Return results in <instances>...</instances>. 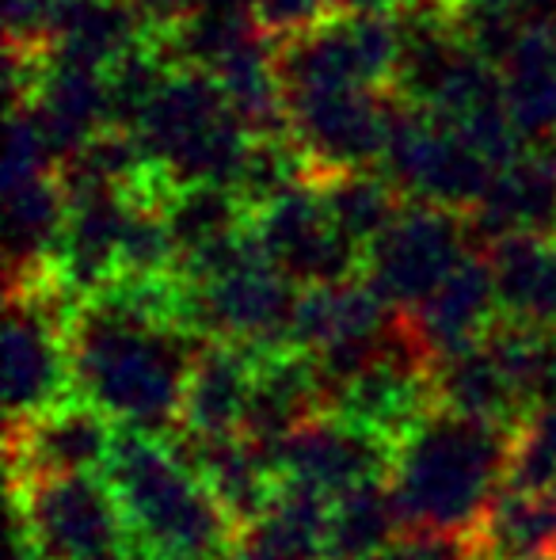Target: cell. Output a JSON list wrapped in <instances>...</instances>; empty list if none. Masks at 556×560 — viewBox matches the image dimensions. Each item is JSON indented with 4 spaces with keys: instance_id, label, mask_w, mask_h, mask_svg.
Instances as JSON below:
<instances>
[{
    "instance_id": "cell-1",
    "label": "cell",
    "mask_w": 556,
    "mask_h": 560,
    "mask_svg": "<svg viewBox=\"0 0 556 560\" xmlns=\"http://www.w3.org/2000/svg\"><path fill=\"white\" fill-rule=\"evenodd\" d=\"M206 339L153 325L107 294L88 298L73 320V397L119 431L171 439L184 428L191 370Z\"/></svg>"
},
{
    "instance_id": "cell-2",
    "label": "cell",
    "mask_w": 556,
    "mask_h": 560,
    "mask_svg": "<svg viewBox=\"0 0 556 560\" xmlns=\"http://www.w3.org/2000/svg\"><path fill=\"white\" fill-rule=\"evenodd\" d=\"M514 431L435 412L397 443L389 488L404 534L469 541L507 488Z\"/></svg>"
},
{
    "instance_id": "cell-3",
    "label": "cell",
    "mask_w": 556,
    "mask_h": 560,
    "mask_svg": "<svg viewBox=\"0 0 556 560\" xmlns=\"http://www.w3.org/2000/svg\"><path fill=\"white\" fill-rule=\"evenodd\" d=\"M141 560H233L237 526L168 439L119 431L104 469Z\"/></svg>"
},
{
    "instance_id": "cell-4",
    "label": "cell",
    "mask_w": 556,
    "mask_h": 560,
    "mask_svg": "<svg viewBox=\"0 0 556 560\" xmlns=\"http://www.w3.org/2000/svg\"><path fill=\"white\" fill-rule=\"evenodd\" d=\"M149 164L171 187H233L252 133L240 126L222 84L206 69H171L138 126Z\"/></svg>"
},
{
    "instance_id": "cell-5",
    "label": "cell",
    "mask_w": 556,
    "mask_h": 560,
    "mask_svg": "<svg viewBox=\"0 0 556 560\" xmlns=\"http://www.w3.org/2000/svg\"><path fill=\"white\" fill-rule=\"evenodd\" d=\"M76 302L50 271L8 287L4 305V420L8 431L38 420L73 397Z\"/></svg>"
},
{
    "instance_id": "cell-6",
    "label": "cell",
    "mask_w": 556,
    "mask_h": 560,
    "mask_svg": "<svg viewBox=\"0 0 556 560\" xmlns=\"http://www.w3.org/2000/svg\"><path fill=\"white\" fill-rule=\"evenodd\" d=\"M12 515L43 560H141L107 477H54L12 488Z\"/></svg>"
},
{
    "instance_id": "cell-7",
    "label": "cell",
    "mask_w": 556,
    "mask_h": 560,
    "mask_svg": "<svg viewBox=\"0 0 556 560\" xmlns=\"http://www.w3.org/2000/svg\"><path fill=\"white\" fill-rule=\"evenodd\" d=\"M378 168L404 202L442 207L453 214H469L481 207L496 179V168L458 130L409 104L397 107Z\"/></svg>"
},
{
    "instance_id": "cell-8",
    "label": "cell",
    "mask_w": 556,
    "mask_h": 560,
    "mask_svg": "<svg viewBox=\"0 0 556 560\" xmlns=\"http://www.w3.org/2000/svg\"><path fill=\"white\" fill-rule=\"evenodd\" d=\"M401 58L393 15H328L317 27L275 43L286 96L335 89H389Z\"/></svg>"
},
{
    "instance_id": "cell-9",
    "label": "cell",
    "mask_w": 556,
    "mask_h": 560,
    "mask_svg": "<svg viewBox=\"0 0 556 560\" xmlns=\"http://www.w3.org/2000/svg\"><path fill=\"white\" fill-rule=\"evenodd\" d=\"M473 256L465 214L409 202L393 225L366 248L363 279L393 305L412 313Z\"/></svg>"
},
{
    "instance_id": "cell-10",
    "label": "cell",
    "mask_w": 556,
    "mask_h": 560,
    "mask_svg": "<svg viewBox=\"0 0 556 560\" xmlns=\"http://www.w3.org/2000/svg\"><path fill=\"white\" fill-rule=\"evenodd\" d=\"M401 100L389 89H335L286 96L289 138L317 176L378 168Z\"/></svg>"
},
{
    "instance_id": "cell-11",
    "label": "cell",
    "mask_w": 556,
    "mask_h": 560,
    "mask_svg": "<svg viewBox=\"0 0 556 560\" xmlns=\"http://www.w3.org/2000/svg\"><path fill=\"white\" fill-rule=\"evenodd\" d=\"M297 298L301 287H294L271 264H256L210 287H187L184 328L206 343L217 339L248 351H286Z\"/></svg>"
},
{
    "instance_id": "cell-12",
    "label": "cell",
    "mask_w": 556,
    "mask_h": 560,
    "mask_svg": "<svg viewBox=\"0 0 556 560\" xmlns=\"http://www.w3.org/2000/svg\"><path fill=\"white\" fill-rule=\"evenodd\" d=\"M252 236L263 259L301 290L363 279V252L328 222L312 179L256 210Z\"/></svg>"
},
{
    "instance_id": "cell-13",
    "label": "cell",
    "mask_w": 556,
    "mask_h": 560,
    "mask_svg": "<svg viewBox=\"0 0 556 560\" xmlns=\"http://www.w3.org/2000/svg\"><path fill=\"white\" fill-rule=\"evenodd\" d=\"M397 446L343 416L320 412L275 450V469L286 485L309 488L324 500L355 492L374 480H389Z\"/></svg>"
},
{
    "instance_id": "cell-14",
    "label": "cell",
    "mask_w": 556,
    "mask_h": 560,
    "mask_svg": "<svg viewBox=\"0 0 556 560\" xmlns=\"http://www.w3.org/2000/svg\"><path fill=\"white\" fill-rule=\"evenodd\" d=\"M115 443H119V428L104 412H96L84 400L58 405L4 435L8 480H12L8 488L107 469Z\"/></svg>"
},
{
    "instance_id": "cell-15",
    "label": "cell",
    "mask_w": 556,
    "mask_h": 560,
    "mask_svg": "<svg viewBox=\"0 0 556 560\" xmlns=\"http://www.w3.org/2000/svg\"><path fill=\"white\" fill-rule=\"evenodd\" d=\"M473 252L488 256L511 236H556V156L527 149L496 172L488 195L465 214Z\"/></svg>"
},
{
    "instance_id": "cell-16",
    "label": "cell",
    "mask_w": 556,
    "mask_h": 560,
    "mask_svg": "<svg viewBox=\"0 0 556 560\" xmlns=\"http://www.w3.org/2000/svg\"><path fill=\"white\" fill-rule=\"evenodd\" d=\"M168 443L191 465L194 477L210 488V495L222 503V511L233 518L237 530L256 523L275 503L282 485L275 457L260 443H252L248 435L199 439V435H187V431H176Z\"/></svg>"
},
{
    "instance_id": "cell-17",
    "label": "cell",
    "mask_w": 556,
    "mask_h": 560,
    "mask_svg": "<svg viewBox=\"0 0 556 560\" xmlns=\"http://www.w3.org/2000/svg\"><path fill=\"white\" fill-rule=\"evenodd\" d=\"M499 317L504 313H499L496 275H492L488 256H481V252H473L427 302L404 313V320L430 359H446L453 351L484 343L492 328L499 325Z\"/></svg>"
},
{
    "instance_id": "cell-18",
    "label": "cell",
    "mask_w": 556,
    "mask_h": 560,
    "mask_svg": "<svg viewBox=\"0 0 556 560\" xmlns=\"http://www.w3.org/2000/svg\"><path fill=\"white\" fill-rule=\"evenodd\" d=\"M430 393H435V408H442V412L507 431L519 428L530 412L511 370L504 366V359H499V351L488 339L476 347H465V351L446 354V359H435Z\"/></svg>"
},
{
    "instance_id": "cell-19",
    "label": "cell",
    "mask_w": 556,
    "mask_h": 560,
    "mask_svg": "<svg viewBox=\"0 0 556 560\" xmlns=\"http://www.w3.org/2000/svg\"><path fill=\"white\" fill-rule=\"evenodd\" d=\"M260 354L268 351H248V347L217 343V339L202 343L191 370V385H187L184 428L179 431L199 439L245 435Z\"/></svg>"
},
{
    "instance_id": "cell-20",
    "label": "cell",
    "mask_w": 556,
    "mask_h": 560,
    "mask_svg": "<svg viewBox=\"0 0 556 560\" xmlns=\"http://www.w3.org/2000/svg\"><path fill=\"white\" fill-rule=\"evenodd\" d=\"M324 412V389H320L317 366L301 351H268L256 366L252 400H248L245 435L260 443L275 457V450L294 431Z\"/></svg>"
},
{
    "instance_id": "cell-21",
    "label": "cell",
    "mask_w": 556,
    "mask_h": 560,
    "mask_svg": "<svg viewBox=\"0 0 556 560\" xmlns=\"http://www.w3.org/2000/svg\"><path fill=\"white\" fill-rule=\"evenodd\" d=\"M27 107L35 112L38 126H43L46 141H50V149H54V161H58V168H61V164L73 153H81L96 133L107 130L104 73L46 58L38 89Z\"/></svg>"
},
{
    "instance_id": "cell-22",
    "label": "cell",
    "mask_w": 556,
    "mask_h": 560,
    "mask_svg": "<svg viewBox=\"0 0 556 560\" xmlns=\"http://www.w3.org/2000/svg\"><path fill=\"white\" fill-rule=\"evenodd\" d=\"M69 218V199L58 172L4 187V267L8 287H20L50 271L61 229Z\"/></svg>"
},
{
    "instance_id": "cell-23",
    "label": "cell",
    "mask_w": 556,
    "mask_h": 560,
    "mask_svg": "<svg viewBox=\"0 0 556 560\" xmlns=\"http://www.w3.org/2000/svg\"><path fill=\"white\" fill-rule=\"evenodd\" d=\"M145 38H153V31L130 0H61L46 58L104 73Z\"/></svg>"
},
{
    "instance_id": "cell-24",
    "label": "cell",
    "mask_w": 556,
    "mask_h": 560,
    "mask_svg": "<svg viewBox=\"0 0 556 560\" xmlns=\"http://www.w3.org/2000/svg\"><path fill=\"white\" fill-rule=\"evenodd\" d=\"M504 104L527 149L556 141V23L522 31L511 58L499 66Z\"/></svg>"
},
{
    "instance_id": "cell-25",
    "label": "cell",
    "mask_w": 556,
    "mask_h": 560,
    "mask_svg": "<svg viewBox=\"0 0 556 560\" xmlns=\"http://www.w3.org/2000/svg\"><path fill=\"white\" fill-rule=\"evenodd\" d=\"M499 313L527 328H556V236H511L488 252Z\"/></svg>"
},
{
    "instance_id": "cell-26",
    "label": "cell",
    "mask_w": 556,
    "mask_h": 560,
    "mask_svg": "<svg viewBox=\"0 0 556 560\" xmlns=\"http://www.w3.org/2000/svg\"><path fill=\"white\" fill-rule=\"evenodd\" d=\"M404 538V518L389 480H374L332 500L324 560H378Z\"/></svg>"
},
{
    "instance_id": "cell-27",
    "label": "cell",
    "mask_w": 556,
    "mask_h": 560,
    "mask_svg": "<svg viewBox=\"0 0 556 560\" xmlns=\"http://www.w3.org/2000/svg\"><path fill=\"white\" fill-rule=\"evenodd\" d=\"M312 184L320 191L328 222L340 229L363 256L401 218V210L409 207L401 199V191L381 176V168L335 172V176H317Z\"/></svg>"
},
{
    "instance_id": "cell-28",
    "label": "cell",
    "mask_w": 556,
    "mask_h": 560,
    "mask_svg": "<svg viewBox=\"0 0 556 560\" xmlns=\"http://www.w3.org/2000/svg\"><path fill=\"white\" fill-rule=\"evenodd\" d=\"M476 560H527L556 546L553 495H530L504 488L484 515L481 530L469 538Z\"/></svg>"
},
{
    "instance_id": "cell-29",
    "label": "cell",
    "mask_w": 556,
    "mask_h": 560,
    "mask_svg": "<svg viewBox=\"0 0 556 560\" xmlns=\"http://www.w3.org/2000/svg\"><path fill=\"white\" fill-rule=\"evenodd\" d=\"M164 214H168L171 241H176V259L225 241L233 233H245L252 225V210L245 207V199L233 187L217 184L179 187V191H171Z\"/></svg>"
},
{
    "instance_id": "cell-30",
    "label": "cell",
    "mask_w": 556,
    "mask_h": 560,
    "mask_svg": "<svg viewBox=\"0 0 556 560\" xmlns=\"http://www.w3.org/2000/svg\"><path fill=\"white\" fill-rule=\"evenodd\" d=\"M171 77V61L164 58L161 43L145 38L134 50L122 54L115 66L104 69V96H107V130L138 133L141 118L161 96L164 81Z\"/></svg>"
},
{
    "instance_id": "cell-31",
    "label": "cell",
    "mask_w": 556,
    "mask_h": 560,
    "mask_svg": "<svg viewBox=\"0 0 556 560\" xmlns=\"http://www.w3.org/2000/svg\"><path fill=\"white\" fill-rule=\"evenodd\" d=\"M312 168L305 161V153L297 149V141L289 133H275V138H252L240 156V168L233 176V191L245 199V207L263 210L268 202L289 195L294 187L309 184Z\"/></svg>"
},
{
    "instance_id": "cell-32",
    "label": "cell",
    "mask_w": 556,
    "mask_h": 560,
    "mask_svg": "<svg viewBox=\"0 0 556 560\" xmlns=\"http://www.w3.org/2000/svg\"><path fill=\"white\" fill-rule=\"evenodd\" d=\"M507 488L530 495L556 492V400L530 408L527 420L514 428Z\"/></svg>"
},
{
    "instance_id": "cell-33",
    "label": "cell",
    "mask_w": 556,
    "mask_h": 560,
    "mask_svg": "<svg viewBox=\"0 0 556 560\" xmlns=\"http://www.w3.org/2000/svg\"><path fill=\"white\" fill-rule=\"evenodd\" d=\"M58 172L54 149L31 107L8 112V153H4V187L27 184V179Z\"/></svg>"
},
{
    "instance_id": "cell-34",
    "label": "cell",
    "mask_w": 556,
    "mask_h": 560,
    "mask_svg": "<svg viewBox=\"0 0 556 560\" xmlns=\"http://www.w3.org/2000/svg\"><path fill=\"white\" fill-rule=\"evenodd\" d=\"M61 0H4V46L46 54Z\"/></svg>"
},
{
    "instance_id": "cell-35",
    "label": "cell",
    "mask_w": 556,
    "mask_h": 560,
    "mask_svg": "<svg viewBox=\"0 0 556 560\" xmlns=\"http://www.w3.org/2000/svg\"><path fill=\"white\" fill-rule=\"evenodd\" d=\"M252 15L268 38H294L332 15L328 0H252Z\"/></svg>"
},
{
    "instance_id": "cell-36",
    "label": "cell",
    "mask_w": 556,
    "mask_h": 560,
    "mask_svg": "<svg viewBox=\"0 0 556 560\" xmlns=\"http://www.w3.org/2000/svg\"><path fill=\"white\" fill-rule=\"evenodd\" d=\"M130 4H134V12L145 20V27L153 35H164L176 23H184L199 8V0H130Z\"/></svg>"
},
{
    "instance_id": "cell-37",
    "label": "cell",
    "mask_w": 556,
    "mask_h": 560,
    "mask_svg": "<svg viewBox=\"0 0 556 560\" xmlns=\"http://www.w3.org/2000/svg\"><path fill=\"white\" fill-rule=\"evenodd\" d=\"M332 15H397L404 0H328Z\"/></svg>"
},
{
    "instance_id": "cell-38",
    "label": "cell",
    "mask_w": 556,
    "mask_h": 560,
    "mask_svg": "<svg viewBox=\"0 0 556 560\" xmlns=\"http://www.w3.org/2000/svg\"><path fill=\"white\" fill-rule=\"evenodd\" d=\"M527 560H556V546H553V549H545V553H534V557H527Z\"/></svg>"
},
{
    "instance_id": "cell-39",
    "label": "cell",
    "mask_w": 556,
    "mask_h": 560,
    "mask_svg": "<svg viewBox=\"0 0 556 560\" xmlns=\"http://www.w3.org/2000/svg\"><path fill=\"white\" fill-rule=\"evenodd\" d=\"M542 149H549V153L556 156V141H553V145H542Z\"/></svg>"
},
{
    "instance_id": "cell-40",
    "label": "cell",
    "mask_w": 556,
    "mask_h": 560,
    "mask_svg": "<svg viewBox=\"0 0 556 560\" xmlns=\"http://www.w3.org/2000/svg\"><path fill=\"white\" fill-rule=\"evenodd\" d=\"M553 503H556V492H553Z\"/></svg>"
}]
</instances>
